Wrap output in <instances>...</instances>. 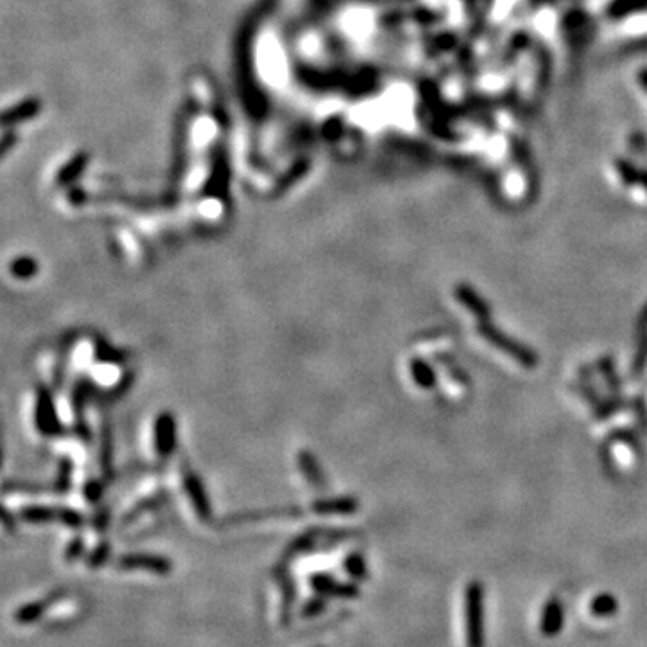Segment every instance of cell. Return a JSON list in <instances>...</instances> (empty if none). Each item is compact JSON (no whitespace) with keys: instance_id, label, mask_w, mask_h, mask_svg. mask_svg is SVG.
Segmentation results:
<instances>
[{"instance_id":"8fae6325","label":"cell","mask_w":647,"mask_h":647,"mask_svg":"<svg viewBox=\"0 0 647 647\" xmlns=\"http://www.w3.org/2000/svg\"><path fill=\"white\" fill-rule=\"evenodd\" d=\"M81 552V541H76L74 545L71 543V547H69V552H67V557H71L72 556V559H74L76 556H78V554Z\"/></svg>"},{"instance_id":"30bf717a","label":"cell","mask_w":647,"mask_h":647,"mask_svg":"<svg viewBox=\"0 0 647 647\" xmlns=\"http://www.w3.org/2000/svg\"><path fill=\"white\" fill-rule=\"evenodd\" d=\"M324 610H326V603H324V599L316 597V599H309L300 613H302V617L309 619V617H316L319 613H322Z\"/></svg>"},{"instance_id":"ba28073f","label":"cell","mask_w":647,"mask_h":647,"mask_svg":"<svg viewBox=\"0 0 647 647\" xmlns=\"http://www.w3.org/2000/svg\"><path fill=\"white\" fill-rule=\"evenodd\" d=\"M44 610H45L44 603L28 604V606H22V608L15 613V619H16V622H20V624L35 622V620H38V617L42 615Z\"/></svg>"},{"instance_id":"8992f818","label":"cell","mask_w":647,"mask_h":647,"mask_svg":"<svg viewBox=\"0 0 647 647\" xmlns=\"http://www.w3.org/2000/svg\"><path fill=\"white\" fill-rule=\"evenodd\" d=\"M617 608H619V604L610 593H600L590 603V612L595 617H604V619L612 617L617 612Z\"/></svg>"},{"instance_id":"52a82bcc","label":"cell","mask_w":647,"mask_h":647,"mask_svg":"<svg viewBox=\"0 0 647 647\" xmlns=\"http://www.w3.org/2000/svg\"><path fill=\"white\" fill-rule=\"evenodd\" d=\"M410 369H412V376H414V379L417 381V385H421V387H425V388L434 385V381H435L434 372H432V369L428 367L427 363L414 362Z\"/></svg>"},{"instance_id":"9c48e42d","label":"cell","mask_w":647,"mask_h":647,"mask_svg":"<svg viewBox=\"0 0 647 647\" xmlns=\"http://www.w3.org/2000/svg\"><path fill=\"white\" fill-rule=\"evenodd\" d=\"M345 570H348L352 577H358V579H363L365 574H367L365 572V564H363L362 556H358V554H352V556L348 557V561H345Z\"/></svg>"},{"instance_id":"5b68a950","label":"cell","mask_w":647,"mask_h":647,"mask_svg":"<svg viewBox=\"0 0 647 647\" xmlns=\"http://www.w3.org/2000/svg\"><path fill=\"white\" fill-rule=\"evenodd\" d=\"M455 297L461 300V304L464 306V308H468L471 313H475V315L487 316V313H489V308L485 306L484 300H482L480 297H478L477 293L470 288V286H464V285L457 286V290H455Z\"/></svg>"},{"instance_id":"7a4b0ae2","label":"cell","mask_w":647,"mask_h":647,"mask_svg":"<svg viewBox=\"0 0 647 647\" xmlns=\"http://www.w3.org/2000/svg\"><path fill=\"white\" fill-rule=\"evenodd\" d=\"M478 333H480L491 345H494L497 349L504 351L505 355H509L511 358L516 360V362L520 363V365H523V367H536V355H534L533 351L525 349L521 343H516L514 340L507 338L505 335L498 333L493 326H489V324H478Z\"/></svg>"},{"instance_id":"3957f363","label":"cell","mask_w":647,"mask_h":647,"mask_svg":"<svg viewBox=\"0 0 647 647\" xmlns=\"http://www.w3.org/2000/svg\"><path fill=\"white\" fill-rule=\"evenodd\" d=\"M119 569L135 570L144 569L151 570L155 574H167L171 570V563L164 557L155 556H143V554H135V556H123L119 559Z\"/></svg>"},{"instance_id":"6da1fadb","label":"cell","mask_w":647,"mask_h":647,"mask_svg":"<svg viewBox=\"0 0 647 647\" xmlns=\"http://www.w3.org/2000/svg\"><path fill=\"white\" fill-rule=\"evenodd\" d=\"M484 592L480 583H471L466 592L468 647H484Z\"/></svg>"},{"instance_id":"277c9868","label":"cell","mask_w":647,"mask_h":647,"mask_svg":"<svg viewBox=\"0 0 647 647\" xmlns=\"http://www.w3.org/2000/svg\"><path fill=\"white\" fill-rule=\"evenodd\" d=\"M563 604L556 599L549 600L541 613V633L545 636H556L563 628Z\"/></svg>"}]
</instances>
